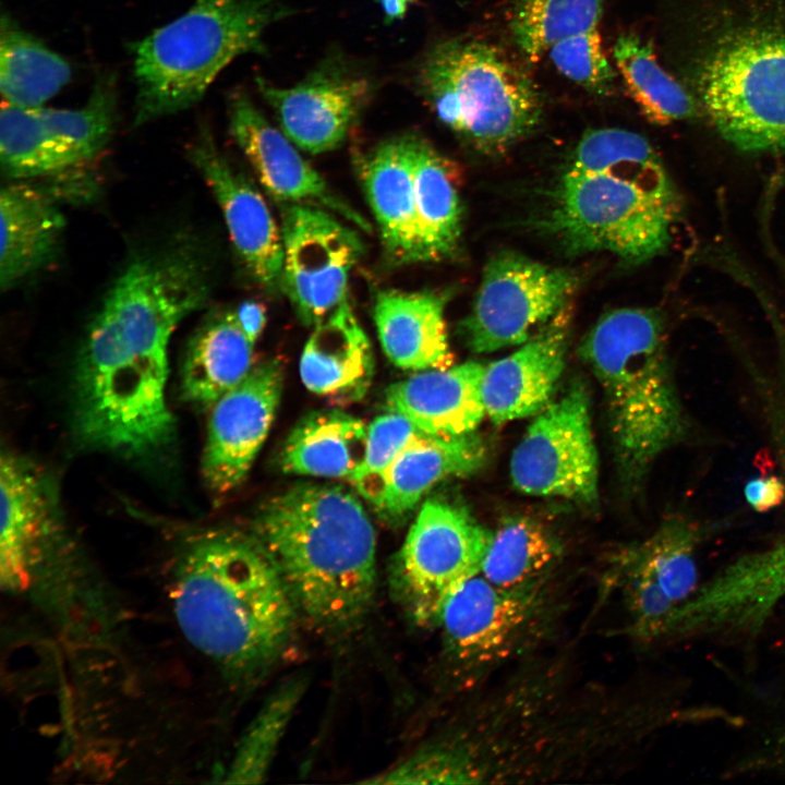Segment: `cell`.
I'll return each mask as SVG.
<instances>
[{
  "label": "cell",
  "instance_id": "obj_8",
  "mask_svg": "<svg viewBox=\"0 0 785 785\" xmlns=\"http://www.w3.org/2000/svg\"><path fill=\"white\" fill-rule=\"evenodd\" d=\"M699 86L718 133L751 153H785V31L729 38L706 58Z\"/></svg>",
  "mask_w": 785,
  "mask_h": 785
},
{
  "label": "cell",
  "instance_id": "obj_7",
  "mask_svg": "<svg viewBox=\"0 0 785 785\" xmlns=\"http://www.w3.org/2000/svg\"><path fill=\"white\" fill-rule=\"evenodd\" d=\"M0 584L14 599L68 591L90 559L68 530L47 475L12 451L0 459Z\"/></svg>",
  "mask_w": 785,
  "mask_h": 785
},
{
  "label": "cell",
  "instance_id": "obj_26",
  "mask_svg": "<svg viewBox=\"0 0 785 785\" xmlns=\"http://www.w3.org/2000/svg\"><path fill=\"white\" fill-rule=\"evenodd\" d=\"M367 434L369 425L347 412H312L288 435L280 468L288 474L350 481L363 463Z\"/></svg>",
  "mask_w": 785,
  "mask_h": 785
},
{
  "label": "cell",
  "instance_id": "obj_18",
  "mask_svg": "<svg viewBox=\"0 0 785 785\" xmlns=\"http://www.w3.org/2000/svg\"><path fill=\"white\" fill-rule=\"evenodd\" d=\"M523 590L498 587L481 573L466 581L445 604L438 623L451 655L463 663H484L506 652L531 611Z\"/></svg>",
  "mask_w": 785,
  "mask_h": 785
},
{
  "label": "cell",
  "instance_id": "obj_19",
  "mask_svg": "<svg viewBox=\"0 0 785 785\" xmlns=\"http://www.w3.org/2000/svg\"><path fill=\"white\" fill-rule=\"evenodd\" d=\"M484 371L482 363L467 361L414 372L386 389L385 407L406 416L425 434L474 433L486 415L482 397Z\"/></svg>",
  "mask_w": 785,
  "mask_h": 785
},
{
  "label": "cell",
  "instance_id": "obj_27",
  "mask_svg": "<svg viewBox=\"0 0 785 785\" xmlns=\"http://www.w3.org/2000/svg\"><path fill=\"white\" fill-rule=\"evenodd\" d=\"M413 185L423 262L454 255L461 235V204L452 165L412 134Z\"/></svg>",
  "mask_w": 785,
  "mask_h": 785
},
{
  "label": "cell",
  "instance_id": "obj_32",
  "mask_svg": "<svg viewBox=\"0 0 785 785\" xmlns=\"http://www.w3.org/2000/svg\"><path fill=\"white\" fill-rule=\"evenodd\" d=\"M700 540L695 523L672 518L629 551L625 564L659 585L678 608L697 591L696 554Z\"/></svg>",
  "mask_w": 785,
  "mask_h": 785
},
{
  "label": "cell",
  "instance_id": "obj_31",
  "mask_svg": "<svg viewBox=\"0 0 785 785\" xmlns=\"http://www.w3.org/2000/svg\"><path fill=\"white\" fill-rule=\"evenodd\" d=\"M303 692L304 680L292 679L265 700L237 742L220 783L258 784L266 780Z\"/></svg>",
  "mask_w": 785,
  "mask_h": 785
},
{
  "label": "cell",
  "instance_id": "obj_12",
  "mask_svg": "<svg viewBox=\"0 0 785 785\" xmlns=\"http://www.w3.org/2000/svg\"><path fill=\"white\" fill-rule=\"evenodd\" d=\"M282 291L299 319L314 326L347 299L349 276L364 247L338 216L306 204H283Z\"/></svg>",
  "mask_w": 785,
  "mask_h": 785
},
{
  "label": "cell",
  "instance_id": "obj_25",
  "mask_svg": "<svg viewBox=\"0 0 785 785\" xmlns=\"http://www.w3.org/2000/svg\"><path fill=\"white\" fill-rule=\"evenodd\" d=\"M254 347L233 310L208 315L191 337L182 365L185 401L206 410L254 367Z\"/></svg>",
  "mask_w": 785,
  "mask_h": 785
},
{
  "label": "cell",
  "instance_id": "obj_24",
  "mask_svg": "<svg viewBox=\"0 0 785 785\" xmlns=\"http://www.w3.org/2000/svg\"><path fill=\"white\" fill-rule=\"evenodd\" d=\"M485 448L474 433L437 436L421 432L394 461L377 512L391 526L402 522L440 481L479 470Z\"/></svg>",
  "mask_w": 785,
  "mask_h": 785
},
{
  "label": "cell",
  "instance_id": "obj_3",
  "mask_svg": "<svg viewBox=\"0 0 785 785\" xmlns=\"http://www.w3.org/2000/svg\"><path fill=\"white\" fill-rule=\"evenodd\" d=\"M252 534L316 626L342 631L365 616L375 593L376 534L354 493L297 484L259 508Z\"/></svg>",
  "mask_w": 785,
  "mask_h": 785
},
{
  "label": "cell",
  "instance_id": "obj_10",
  "mask_svg": "<svg viewBox=\"0 0 785 785\" xmlns=\"http://www.w3.org/2000/svg\"><path fill=\"white\" fill-rule=\"evenodd\" d=\"M578 283L567 269L515 252L486 264L470 314L461 322L468 347L476 353L519 346L567 305Z\"/></svg>",
  "mask_w": 785,
  "mask_h": 785
},
{
  "label": "cell",
  "instance_id": "obj_39",
  "mask_svg": "<svg viewBox=\"0 0 785 785\" xmlns=\"http://www.w3.org/2000/svg\"><path fill=\"white\" fill-rule=\"evenodd\" d=\"M418 0H377L386 23H392L402 19L408 9Z\"/></svg>",
  "mask_w": 785,
  "mask_h": 785
},
{
  "label": "cell",
  "instance_id": "obj_21",
  "mask_svg": "<svg viewBox=\"0 0 785 785\" xmlns=\"http://www.w3.org/2000/svg\"><path fill=\"white\" fill-rule=\"evenodd\" d=\"M313 327L300 357L302 383L337 403L361 400L372 384L374 355L348 299Z\"/></svg>",
  "mask_w": 785,
  "mask_h": 785
},
{
  "label": "cell",
  "instance_id": "obj_23",
  "mask_svg": "<svg viewBox=\"0 0 785 785\" xmlns=\"http://www.w3.org/2000/svg\"><path fill=\"white\" fill-rule=\"evenodd\" d=\"M0 287L10 290L57 255L64 218L52 195L23 181L0 193Z\"/></svg>",
  "mask_w": 785,
  "mask_h": 785
},
{
  "label": "cell",
  "instance_id": "obj_6",
  "mask_svg": "<svg viewBox=\"0 0 785 785\" xmlns=\"http://www.w3.org/2000/svg\"><path fill=\"white\" fill-rule=\"evenodd\" d=\"M414 81L437 119L485 153L522 140L543 112L528 73L498 47L476 38L459 36L433 45Z\"/></svg>",
  "mask_w": 785,
  "mask_h": 785
},
{
  "label": "cell",
  "instance_id": "obj_35",
  "mask_svg": "<svg viewBox=\"0 0 785 785\" xmlns=\"http://www.w3.org/2000/svg\"><path fill=\"white\" fill-rule=\"evenodd\" d=\"M421 431L406 416L386 411L369 424L366 452L360 469L350 479L359 496L375 509L379 506L388 472L400 451Z\"/></svg>",
  "mask_w": 785,
  "mask_h": 785
},
{
  "label": "cell",
  "instance_id": "obj_28",
  "mask_svg": "<svg viewBox=\"0 0 785 785\" xmlns=\"http://www.w3.org/2000/svg\"><path fill=\"white\" fill-rule=\"evenodd\" d=\"M70 78L67 60L2 15L0 90L4 102L23 108L41 107Z\"/></svg>",
  "mask_w": 785,
  "mask_h": 785
},
{
  "label": "cell",
  "instance_id": "obj_11",
  "mask_svg": "<svg viewBox=\"0 0 785 785\" xmlns=\"http://www.w3.org/2000/svg\"><path fill=\"white\" fill-rule=\"evenodd\" d=\"M509 470L514 486L528 495L584 504L597 498L599 458L581 383L536 414L511 454Z\"/></svg>",
  "mask_w": 785,
  "mask_h": 785
},
{
  "label": "cell",
  "instance_id": "obj_38",
  "mask_svg": "<svg viewBox=\"0 0 785 785\" xmlns=\"http://www.w3.org/2000/svg\"><path fill=\"white\" fill-rule=\"evenodd\" d=\"M233 312L239 325L250 341L255 345L267 322L265 305L256 300H245L233 309Z\"/></svg>",
  "mask_w": 785,
  "mask_h": 785
},
{
  "label": "cell",
  "instance_id": "obj_22",
  "mask_svg": "<svg viewBox=\"0 0 785 785\" xmlns=\"http://www.w3.org/2000/svg\"><path fill=\"white\" fill-rule=\"evenodd\" d=\"M445 293L383 290L375 297L373 317L388 360L404 371L420 372L454 364L445 322Z\"/></svg>",
  "mask_w": 785,
  "mask_h": 785
},
{
  "label": "cell",
  "instance_id": "obj_33",
  "mask_svg": "<svg viewBox=\"0 0 785 785\" xmlns=\"http://www.w3.org/2000/svg\"><path fill=\"white\" fill-rule=\"evenodd\" d=\"M557 556L558 543L543 524L511 517L492 531L480 573L498 587L526 589Z\"/></svg>",
  "mask_w": 785,
  "mask_h": 785
},
{
  "label": "cell",
  "instance_id": "obj_20",
  "mask_svg": "<svg viewBox=\"0 0 785 785\" xmlns=\"http://www.w3.org/2000/svg\"><path fill=\"white\" fill-rule=\"evenodd\" d=\"M359 166L363 191L388 258L397 264L423 262L414 198L412 133L379 142Z\"/></svg>",
  "mask_w": 785,
  "mask_h": 785
},
{
  "label": "cell",
  "instance_id": "obj_17",
  "mask_svg": "<svg viewBox=\"0 0 785 785\" xmlns=\"http://www.w3.org/2000/svg\"><path fill=\"white\" fill-rule=\"evenodd\" d=\"M570 312L564 307L520 348L487 366L482 379L486 415L496 425L536 415L564 373Z\"/></svg>",
  "mask_w": 785,
  "mask_h": 785
},
{
  "label": "cell",
  "instance_id": "obj_16",
  "mask_svg": "<svg viewBox=\"0 0 785 785\" xmlns=\"http://www.w3.org/2000/svg\"><path fill=\"white\" fill-rule=\"evenodd\" d=\"M229 131L264 190L283 204H306L329 210L370 232V222L302 157L297 145L275 128L244 92L229 99Z\"/></svg>",
  "mask_w": 785,
  "mask_h": 785
},
{
  "label": "cell",
  "instance_id": "obj_4",
  "mask_svg": "<svg viewBox=\"0 0 785 785\" xmlns=\"http://www.w3.org/2000/svg\"><path fill=\"white\" fill-rule=\"evenodd\" d=\"M579 351L603 390L619 473L637 485L687 431L662 316L650 309L613 310L585 335Z\"/></svg>",
  "mask_w": 785,
  "mask_h": 785
},
{
  "label": "cell",
  "instance_id": "obj_37",
  "mask_svg": "<svg viewBox=\"0 0 785 785\" xmlns=\"http://www.w3.org/2000/svg\"><path fill=\"white\" fill-rule=\"evenodd\" d=\"M745 499L758 512L769 511L785 499V483L775 475L749 480L744 487Z\"/></svg>",
  "mask_w": 785,
  "mask_h": 785
},
{
  "label": "cell",
  "instance_id": "obj_36",
  "mask_svg": "<svg viewBox=\"0 0 785 785\" xmlns=\"http://www.w3.org/2000/svg\"><path fill=\"white\" fill-rule=\"evenodd\" d=\"M546 53L558 72L587 90L595 95L611 93L616 73L597 27L556 43Z\"/></svg>",
  "mask_w": 785,
  "mask_h": 785
},
{
  "label": "cell",
  "instance_id": "obj_1",
  "mask_svg": "<svg viewBox=\"0 0 785 785\" xmlns=\"http://www.w3.org/2000/svg\"><path fill=\"white\" fill-rule=\"evenodd\" d=\"M164 587L182 639L229 683L269 666L291 636L295 603L252 533L208 531L186 539Z\"/></svg>",
  "mask_w": 785,
  "mask_h": 785
},
{
  "label": "cell",
  "instance_id": "obj_30",
  "mask_svg": "<svg viewBox=\"0 0 785 785\" xmlns=\"http://www.w3.org/2000/svg\"><path fill=\"white\" fill-rule=\"evenodd\" d=\"M613 58L629 95L649 120L666 124L696 113L692 97L660 65L652 46L638 35H620Z\"/></svg>",
  "mask_w": 785,
  "mask_h": 785
},
{
  "label": "cell",
  "instance_id": "obj_34",
  "mask_svg": "<svg viewBox=\"0 0 785 785\" xmlns=\"http://www.w3.org/2000/svg\"><path fill=\"white\" fill-rule=\"evenodd\" d=\"M605 0H517L510 19L515 44L534 63L556 43L597 27Z\"/></svg>",
  "mask_w": 785,
  "mask_h": 785
},
{
  "label": "cell",
  "instance_id": "obj_15",
  "mask_svg": "<svg viewBox=\"0 0 785 785\" xmlns=\"http://www.w3.org/2000/svg\"><path fill=\"white\" fill-rule=\"evenodd\" d=\"M189 158L217 201L247 274L269 293L282 290L281 228L263 195L228 161L208 129L200 130Z\"/></svg>",
  "mask_w": 785,
  "mask_h": 785
},
{
  "label": "cell",
  "instance_id": "obj_5",
  "mask_svg": "<svg viewBox=\"0 0 785 785\" xmlns=\"http://www.w3.org/2000/svg\"><path fill=\"white\" fill-rule=\"evenodd\" d=\"M291 13L281 0H197L133 45L134 125L195 105L232 60L265 53L266 29Z\"/></svg>",
  "mask_w": 785,
  "mask_h": 785
},
{
  "label": "cell",
  "instance_id": "obj_9",
  "mask_svg": "<svg viewBox=\"0 0 785 785\" xmlns=\"http://www.w3.org/2000/svg\"><path fill=\"white\" fill-rule=\"evenodd\" d=\"M491 538L463 506L439 497L422 503L390 573L394 595L415 625L439 623L450 596L481 572Z\"/></svg>",
  "mask_w": 785,
  "mask_h": 785
},
{
  "label": "cell",
  "instance_id": "obj_29",
  "mask_svg": "<svg viewBox=\"0 0 785 785\" xmlns=\"http://www.w3.org/2000/svg\"><path fill=\"white\" fill-rule=\"evenodd\" d=\"M0 161L11 181L61 178L88 165L48 132L35 108L7 102L0 112Z\"/></svg>",
  "mask_w": 785,
  "mask_h": 785
},
{
  "label": "cell",
  "instance_id": "obj_2",
  "mask_svg": "<svg viewBox=\"0 0 785 785\" xmlns=\"http://www.w3.org/2000/svg\"><path fill=\"white\" fill-rule=\"evenodd\" d=\"M680 204L650 142L632 131H587L553 194L547 226L572 253L605 251L639 264L671 243Z\"/></svg>",
  "mask_w": 785,
  "mask_h": 785
},
{
  "label": "cell",
  "instance_id": "obj_14",
  "mask_svg": "<svg viewBox=\"0 0 785 785\" xmlns=\"http://www.w3.org/2000/svg\"><path fill=\"white\" fill-rule=\"evenodd\" d=\"M282 386L281 364L268 360L210 407L201 470L213 493L227 494L247 476L275 420Z\"/></svg>",
  "mask_w": 785,
  "mask_h": 785
},
{
  "label": "cell",
  "instance_id": "obj_13",
  "mask_svg": "<svg viewBox=\"0 0 785 785\" xmlns=\"http://www.w3.org/2000/svg\"><path fill=\"white\" fill-rule=\"evenodd\" d=\"M280 130L310 154L337 148L372 96L371 78L342 53L322 59L301 81L279 87L256 77Z\"/></svg>",
  "mask_w": 785,
  "mask_h": 785
}]
</instances>
